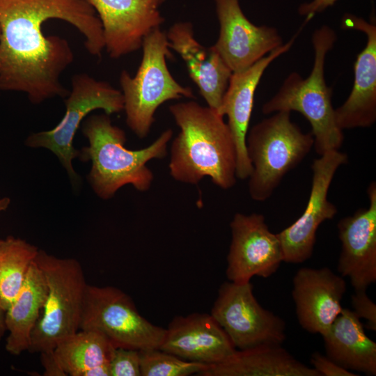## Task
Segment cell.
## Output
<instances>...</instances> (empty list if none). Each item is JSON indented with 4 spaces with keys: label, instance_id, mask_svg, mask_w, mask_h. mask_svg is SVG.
I'll return each instance as SVG.
<instances>
[{
    "label": "cell",
    "instance_id": "cell-31",
    "mask_svg": "<svg viewBox=\"0 0 376 376\" xmlns=\"http://www.w3.org/2000/svg\"><path fill=\"white\" fill-rule=\"evenodd\" d=\"M41 363L45 368V375L63 376L67 375L62 369L55 357L54 350L40 353Z\"/></svg>",
    "mask_w": 376,
    "mask_h": 376
},
{
    "label": "cell",
    "instance_id": "cell-15",
    "mask_svg": "<svg viewBox=\"0 0 376 376\" xmlns=\"http://www.w3.org/2000/svg\"><path fill=\"white\" fill-rule=\"evenodd\" d=\"M369 206L338 223L341 251L337 269L354 291H366L376 281V182L367 189Z\"/></svg>",
    "mask_w": 376,
    "mask_h": 376
},
{
    "label": "cell",
    "instance_id": "cell-4",
    "mask_svg": "<svg viewBox=\"0 0 376 376\" xmlns=\"http://www.w3.org/2000/svg\"><path fill=\"white\" fill-rule=\"evenodd\" d=\"M336 39L335 31L327 25L316 29L312 35L315 57L310 75L304 79L297 72H291L279 91L262 107L265 114L280 111L302 114L311 126L313 146L319 155L339 150L344 140L343 130L336 121L331 88L324 79L326 56Z\"/></svg>",
    "mask_w": 376,
    "mask_h": 376
},
{
    "label": "cell",
    "instance_id": "cell-21",
    "mask_svg": "<svg viewBox=\"0 0 376 376\" xmlns=\"http://www.w3.org/2000/svg\"><path fill=\"white\" fill-rule=\"evenodd\" d=\"M321 336L326 356L335 363L349 370L376 375V343L353 311L343 308Z\"/></svg>",
    "mask_w": 376,
    "mask_h": 376
},
{
    "label": "cell",
    "instance_id": "cell-10",
    "mask_svg": "<svg viewBox=\"0 0 376 376\" xmlns=\"http://www.w3.org/2000/svg\"><path fill=\"white\" fill-rule=\"evenodd\" d=\"M253 290L251 281L224 282L219 288L211 315L236 349L282 345L286 338L285 321L264 308Z\"/></svg>",
    "mask_w": 376,
    "mask_h": 376
},
{
    "label": "cell",
    "instance_id": "cell-27",
    "mask_svg": "<svg viewBox=\"0 0 376 376\" xmlns=\"http://www.w3.org/2000/svg\"><path fill=\"white\" fill-rule=\"evenodd\" d=\"M110 376H141L137 350L115 347L109 361Z\"/></svg>",
    "mask_w": 376,
    "mask_h": 376
},
{
    "label": "cell",
    "instance_id": "cell-12",
    "mask_svg": "<svg viewBox=\"0 0 376 376\" xmlns=\"http://www.w3.org/2000/svg\"><path fill=\"white\" fill-rule=\"evenodd\" d=\"M230 227L226 271L228 281L243 283L255 276L268 278L278 270L283 262L281 244L263 214L236 213Z\"/></svg>",
    "mask_w": 376,
    "mask_h": 376
},
{
    "label": "cell",
    "instance_id": "cell-11",
    "mask_svg": "<svg viewBox=\"0 0 376 376\" xmlns=\"http://www.w3.org/2000/svg\"><path fill=\"white\" fill-rule=\"evenodd\" d=\"M347 159V155L339 150L327 151L314 159L311 165V188L306 208L293 224L277 233L283 262L299 264L311 257L318 228L324 221L333 219L338 212L327 195L336 171Z\"/></svg>",
    "mask_w": 376,
    "mask_h": 376
},
{
    "label": "cell",
    "instance_id": "cell-19",
    "mask_svg": "<svg viewBox=\"0 0 376 376\" xmlns=\"http://www.w3.org/2000/svg\"><path fill=\"white\" fill-rule=\"evenodd\" d=\"M294 39L273 50L249 68L233 72L230 77L218 113L222 116L226 115L228 119L227 124L237 150V178L246 179L252 171L246 152V138L257 86L267 68L290 49Z\"/></svg>",
    "mask_w": 376,
    "mask_h": 376
},
{
    "label": "cell",
    "instance_id": "cell-14",
    "mask_svg": "<svg viewBox=\"0 0 376 376\" xmlns=\"http://www.w3.org/2000/svg\"><path fill=\"white\" fill-rule=\"evenodd\" d=\"M102 27L104 48L113 58L141 47L144 38L164 22L159 7L164 0H87Z\"/></svg>",
    "mask_w": 376,
    "mask_h": 376
},
{
    "label": "cell",
    "instance_id": "cell-1",
    "mask_svg": "<svg viewBox=\"0 0 376 376\" xmlns=\"http://www.w3.org/2000/svg\"><path fill=\"white\" fill-rule=\"evenodd\" d=\"M49 19L75 26L87 51L100 56L102 24L87 0H0V91L24 93L35 104L68 95L60 78L74 54L65 38L44 35Z\"/></svg>",
    "mask_w": 376,
    "mask_h": 376
},
{
    "label": "cell",
    "instance_id": "cell-32",
    "mask_svg": "<svg viewBox=\"0 0 376 376\" xmlns=\"http://www.w3.org/2000/svg\"><path fill=\"white\" fill-rule=\"evenodd\" d=\"M5 315L6 311L0 306V340L6 331Z\"/></svg>",
    "mask_w": 376,
    "mask_h": 376
},
{
    "label": "cell",
    "instance_id": "cell-3",
    "mask_svg": "<svg viewBox=\"0 0 376 376\" xmlns=\"http://www.w3.org/2000/svg\"><path fill=\"white\" fill-rule=\"evenodd\" d=\"M81 127L89 146L82 148L78 158L81 162H91L87 179L100 198H111L126 185L139 191L150 189L154 175L146 164L168 155L171 129L164 131L150 146L132 150L125 147V132L112 124L109 115H91L84 120Z\"/></svg>",
    "mask_w": 376,
    "mask_h": 376
},
{
    "label": "cell",
    "instance_id": "cell-17",
    "mask_svg": "<svg viewBox=\"0 0 376 376\" xmlns=\"http://www.w3.org/2000/svg\"><path fill=\"white\" fill-rule=\"evenodd\" d=\"M342 26L363 32L367 40L354 63L352 91L335 109L336 121L342 130L369 127L376 121V25L349 14L343 18Z\"/></svg>",
    "mask_w": 376,
    "mask_h": 376
},
{
    "label": "cell",
    "instance_id": "cell-13",
    "mask_svg": "<svg viewBox=\"0 0 376 376\" xmlns=\"http://www.w3.org/2000/svg\"><path fill=\"white\" fill-rule=\"evenodd\" d=\"M214 2L220 28L213 46L233 72L249 68L283 45L276 29L251 22L239 0Z\"/></svg>",
    "mask_w": 376,
    "mask_h": 376
},
{
    "label": "cell",
    "instance_id": "cell-5",
    "mask_svg": "<svg viewBox=\"0 0 376 376\" xmlns=\"http://www.w3.org/2000/svg\"><path fill=\"white\" fill-rule=\"evenodd\" d=\"M314 145L312 134L304 133L290 118V111H280L254 125L246 138L252 166L248 188L253 201L268 199L285 175L297 166Z\"/></svg>",
    "mask_w": 376,
    "mask_h": 376
},
{
    "label": "cell",
    "instance_id": "cell-9",
    "mask_svg": "<svg viewBox=\"0 0 376 376\" xmlns=\"http://www.w3.org/2000/svg\"><path fill=\"white\" fill-rule=\"evenodd\" d=\"M65 104V113L58 124L50 130L31 134L25 144L52 151L76 186L79 184L80 178L74 170L72 161L79 157L80 150L75 148L72 143L81 123L95 109H102L107 115L123 111L124 99L122 92L109 83L97 80L86 73H78L72 78V90Z\"/></svg>",
    "mask_w": 376,
    "mask_h": 376
},
{
    "label": "cell",
    "instance_id": "cell-16",
    "mask_svg": "<svg viewBox=\"0 0 376 376\" xmlns=\"http://www.w3.org/2000/svg\"><path fill=\"white\" fill-rule=\"evenodd\" d=\"M292 296L300 326L311 334L324 333L343 307L344 277L328 267H302L292 280Z\"/></svg>",
    "mask_w": 376,
    "mask_h": 376
},
{
    "label": "cell",
    "instance_id": "cell-33",
    "mask_svg": "<svg viewBox=\"0 0 376 376\" xmlns=\"http://www.w3.org/2000/svg\"><path fill=\"white\" fill-rule=\"evenodd\" d=\"M10 203V200L8 197L0 198V211L6 210L8 208Z\"/></svg>",
    "mask_w": 376,
    "mask_h": 376
},
{
    "label": "cell",
    "instance_id": "cell-23",
    "mask_svg": "<svg viewBox=\"0 0 376 376\" xmlns=\"http://www.w3.org/2000/svg\"><path fill=\"white\" fill-rule=\"evenodd\" d=\"M47 294L45 276L34 260L19 292L6 311L8 336L5 348L10 354L18 356L28 351L31 336L40 317Z\"/></svg>",
    "mask_w": 376,
    "mask_h": 376
},
{
    "label": "cell",
    "instance_id": "cell-6",
    "mask_svg": "<svg viewBox=\"0 0 376 376\" xmlns=\"http://www.w3.org/2000/svg\"><path fill=\"white\" fill-rule=\"evenodd\" d=\"M143 56L136 75L126 70L119 82L124 99L128 127L140 139L146 138L158 107L166 101L194 98L192 90L178 84L170 73L166 58H173L166 33L156 29L142 42Z\"/></svg>",
    "mask_w": 376,
    "mask_h": 376
},
{
    "label": "cell",
    "instance_id": "cell-7",
    "mask_svg": "<svg viewBox=\"0 0 376 376\" xmlns=\"http://www.w3.org/2000/svg\"><path fill=\"white\" fill-rule=\"evenodd\" d=\"M35 262L45 276L47 294L28 351L41 353L54 350L61 340L79 330L88 284L76 259L60 258L38 250Z\"/></svg>",
    "mask_w": 376,
    "mask_h": 376
},
{
    "label": "cell",
    "instance_id": "cell-29",
    "mask_svg": "<svg viewBox=\"0 0 376 376\" xmlns=\"http://www.w3.org/2000/svg\"><path fill=\"white\" fill-rule=\"evenodd\" d=\"M311 363L320 376H357L351 370L339 366L327 356L318 352L312 354Z\"/></svg>",
    "mask_w": 376,
    "mask_h": 376
},
{
    "label": "cell",
    "instance_id": "cell-25",
    "mask_svg": "<svg viewBox=\"0 0 376 376\" xmlns=\"http://www.w3.org/2000/svg\"><path fill=\"white\" fill-rule=\"evenodd\" d=\"M38 250L20 238L0 239V306L5 311L23 286Z\"/></svg>",
    "mask_w": 376,
    "mask_h": 376
},
{
    "label": "cell",
    "instance_id": "cell-34",
    "mask_svg": "<svg viewBox=\"0 0 376 376\" xmlns=\"http://www.w3.org/2000/svg\"><path fill=\"white\" fill-rule=\"evenodd\" d=\"M0 33H1V31H0Z\"/></svg>",
    "mask_w": 376,
    "mask_h": 376
},
{
    "label": "cell",
    "instance_id": "cell-30",
    "mask_svg": "<svg viewBox=\"0 0 376 376\" xmlns=\"http://www.w3.org/2000/svg\"><path fill=\"white\" fill-rule=\"evenodd\" d=\"M338 0H312L308 3L301 4L298 13L306 17V22L311 19L315 14L321 13L327 8L333 6Z\"/></svg>",
    "mask_w": 376,
    "mask_h": 376
},
{
    "label": "cell",
    "instance_id": "cell-8",
    "mask_svg": "<svg viewBox=\"0 0 376 376\" xmlns=\"http://www.w3.org/2000/svg\"><path fill=\"white\" fill-rule=\"evenodd\" d=\"M79 329L97 331L115 347L159 349L166 329L143 317L132 298L113 286L87 285Z\"/></svg>",
    "mask_w": 376,
    "mask_h": 376
},
{
    "label": "cell",
    "instance_id": "cell-22",
    "mask_svg": "<svg viewBox=\"0 0 376 376\" xmlns=\"http://www.w3.org/2000/svg\"><path fill=\"white\" fill-rule=\"evenodd\" d=\"M199 376H320L279 346L236 350L226 360L208 366Z\"/></svg>",
    "mask_w": 376,
    "mask_h": 376
},
{
    "label": "cell",
    "instance_id": "cell-20",
    "mask_svg": "<svg viewBox=\"0 0 376 376\" xmlns=\"http://www.w3.org/2000/svg\"><path fill=\"white\" fill-rule=\"evenodd\" d=\"M166 36L169 47L185 62L190 77L207 106L218 112L232 70L213 45L205 47L196 40L191 23H175Z\"/></svg>",
    "mask_w": 376,
    "mask_h": 376
},
{
    "label": "cell",
    "instance_id": "cell-18",
    "mask_svg": "<svg viewBox=\"0 0 376 376\" xmlns=\"http://www.w3.org/2000/svg\"><path fill=\"white\" fill-rule=\"evenodd\" d=\"M159 349L207 366L222 362L237 350L211 314L199 313L175 317Z\"/></svg>",
    "mask_w": 376,
    "mask_h": 376
},
{
    "label": "cell",
    "instance_id": "cell-2",
    "mask_svg": "<svg viewBox=\"0 0 376 376\" xmlns=\"http://www.w3.org/2000/svg\"><path fill=\"white\" fill-rule=\"evenodd\" d=\"M169 111L180 130L170 150L171 177L191 185L208 177L221 189L232 188L237 181V150L224 116L195 101L172 104Z\"/></svg>",
    "mask_w": 376,
    "mask_h": 376
},
{
    "label": "cell",
    "instance_id": "cell-24",
    "mask_svg": "<svg viewBox=\"0 0 376 376\" xmlns=\"http://www.w3.org/2000/svg\"><path fill=\"white\" fill-rule=\"evenodd\" d=\"M114 347L102 334L81 329L61 340L54 352L67 375L84 376L88 370L108 364Z\"/></svg>",
    "mask_w": 376,
    "mask_h": 376
},
{
    "label": "cell",
    "instance_id": "cell-28",
    "mask_svg": "<svg viewBox=\"0 0 376 376\" xmlns=\"http://www.w3.org/2000/svg\"><path fill=\"white\" fill-rule=\"evenodd\" d=\"M354 313L366 320V327L376 331V305L367 295L366 291H354L351 297Z\"/></svg>",
    "mask_w": 376,
    "mask_h": 376
},
{
    "label": "cell",
    "instance_id": "cell-26",
    "mask_svg": "<svg viewBox=\"0 0 376 376\" xmlns=\"http://www.w3.org/2000/svg\"><path fill=\"white\" fill-rule=\"evenodd\" d=\"M139 352L142 376L198 375L208 367L205 364L184 360L160 349Z\"/></svg>",
    "mask_w": 376,
    "mask_h": 376
}]
</instances>
